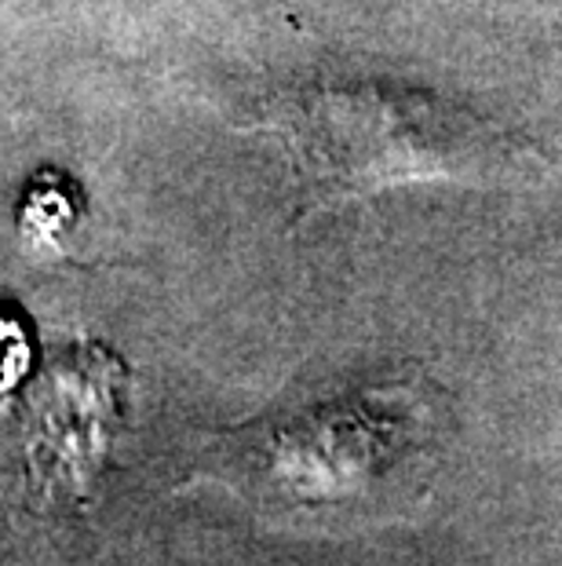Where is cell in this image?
Returning a JSON list of instances; mask_svg holds the SVG:
<instances>
[{"label":"cell","mask_w":562,"mask_h":566,"mask_svg":"<svg viewBox=\"0 0 562 566\" xmlns=\"http://www.w3.org/2000/svg\"><path fill=\"white\" fill-rule=\"evenodd\" d=\"M117 406V363L81 352L44 373L30 399V457L52 479L81 483L106 450Z\"/></svg>","instance_id":"1"},{"label":"cell","mask_w":562,"mask_h":566,"mask_svg":"<svg viewBox=\"0 0 562 566\" xmlns=\"http://www.w3.org/2000/svg\"><path fill=\"white\" fill-rule=\"evenodd\" d=\"M30 358H33V344H30L26 318L0 300V391L15 388L26 377Z\"/></svg>","instance_id":"2"}]
</instances>
